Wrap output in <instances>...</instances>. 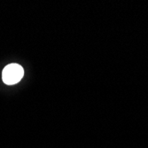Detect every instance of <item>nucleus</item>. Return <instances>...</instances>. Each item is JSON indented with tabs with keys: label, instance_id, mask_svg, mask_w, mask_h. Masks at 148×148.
Masks as SVG:
<instances>
[{
	"label": "nucleus",
	"instance_id": "obj_1",
	"mask_svg": "<svg viewBox=\"0 0 148 148\" xmlns=\"http://www.w3.org/2000/svg\"><path fill=\"white\" fill-rule=\"evenodd\" d=\"M24 75L23 68L16 63L7 65L2 72V80L7 85L18 84Z\"/></svg>",
	"mask_w": 148,
	"mask_h": 148
}]
</instances>
